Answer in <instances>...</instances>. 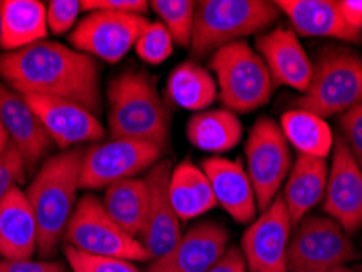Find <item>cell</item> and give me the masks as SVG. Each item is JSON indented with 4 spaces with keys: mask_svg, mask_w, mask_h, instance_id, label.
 <instances>
[{
    "mask_svg": "<svg viewBox=\"0 0 362 272\" xmlns=\"http://www.w3.org/2000/svg\"><path fill=\"white\" fill-rule=\"evenodd\" d=\"M0 78L23 97L56 98L101 111L97 59L57 41H40L0 54Z\"/></svg>",
    "mask_w": 362,
    "mask_h": 272,
    "instance_id": "1",
    "label": "cell"
},
{
    "mask_svg": "<svg viewBox=\"0 0 362 272\" xmlns=\"http://www.w3.org/2000/svg\"><path fill=\"white\" fill-rule=\"evenodd\" d=\"M83 152L85 148L76 147L46 158L25 191L38 223V254L42 259L56 254L77 206Z\"/></svg>",
    "mask_w": 362,
    "mask_h": 272,
    "instance_id": "2",
    "label": "cell"
},
{
    "mask_svg": "<svg viewBox=\"0 0 362 272\" xmlns=\"http://www.w3.org/2000/svg\"><path fill=\"white\" fill-rule=\"evenodd\" d=\"M106 97L111 138L147 142L167 150L170 114L147 73L134 69L121 72L110 82Z\"/></svg>",
    "mask_w": 362,
    "mask_h": 272,
    "instance_id": "3",
    "label": "cell"
},
{
    "mask_svg": "<svg viewBox=\"0 0 362 272\" xmlns=\"http://www.w3.org/2000/svg\"><path fill=\"white\" fill-rule=\"evenodd\" d=\"M281 10L266 0H201L196 2L191 54L204 57L217 49L266 31L276 23Z\"/></svg>",
    "mask_w": 362,
    "mask_h": 272,
    "instance_id": "4",
    "label": "cell"
},
{
    "mask_svg": "<svg viewBox=\"0 0 362 272\" xmlns=\"http://www.w3.org/2000/svg\"><path fill=\"white\" fill-rule=\"evenodd\" d=\"M362 103V56L343 47H329L318 56L312 80L296 110L320 117L344 114Z\"/></svg>",
    "mask_w": 362,
    "mask_h": 272,
    "instance_id": "5",
    "label": "cell"
},
{
    "mask_svg": "<svg viewBox=\"0 0 362 272\" xmlns=\"http://www.w3.org/2000/svg\"><path fill=\"white\" fill-rule=\"evenodd\" d=\"M219 97L232 113H250L268 103L273 80L264 61L247 41H235L211 56Z\"/></svg>",
    "mask_w": 362,
    "mask_h": 272,
    "instance_id": "6",
    "label": "cell"
},
{
    "mask_svg": "<svg viewBox=\"0 0 362 272\" xmlns=\"http://www.w3.org/2000/svg\"><path fill=\"white\" fill-rule=\"evenodd\" d=\"M64 247L98 258H119L151 263V256L139 240L131 237L110 217L103 202L93 194L77 201L62 238Z\"/></svg>",
    "mask_w": 362,
    "mask_h": 272,
    "instance_id": "7",
    "label": "cell"
},
{
    "mask_svg": "<svg viewBox=\"0 0 362 272\" xmlns=\"http://www.w3.org/2000/svg\"><path fill=\"white\" fill-rule=\"evenodd\" d=\"M287 248L289 272H332L358 258L351 235L327 215L303 217Z\"/></svg>",
    "mask_w": 362,
    "mask_h": 272,
    "instance_id": "8",
    "label": "cell"
},
{
    "mask_svg": "<svg viewBox=\"0 0 362 272\" xmlns=\"http://www.w3.org/2000/svg\"><path fill=\"white\" fill-rule=\"evenodd\" d=\"M165 150L153 143L110 138L85 148L81 167V189L98 191L122 179L137 178L157 162Z\"/></svg>",
    "mask_w": 362,
    "mask_h": 272,
    "instance_id": "9",
    "label": "cell"
},
{
    "mask_svg": "<svg viewBox=\"0 0 362 272\" xmlns=\"http://www.w3.org/2000/svg\"><path fill=\"white\" fill-rule=\"evenodd\" d=\"M245 155L258 211L263 212L279 194V188L292 168L291 146L278 122L259 117L248 134Z\"/></svg>",
    "mask_w": 362,
    "mask_h": 272,
    "instance_id": "10",
    "label": "cell"
},
{
    "mask_svg": "<svg viewBox=\"0 0 362 272\" xmlns=\"http://www.w3.org/2000/svg\"><path fill=\"white\" fill-rule=\"evenodd\" d=\"M148 23L144 15L90 12L76 25L69 41L83 54L116 64L136 46Z\"/></svg>",
    "mask_w": 362,
    "mask_h": 272,
    "instance_id": "11",
    "label": "cell"
},
{
    "mask_svg": "<svg viewBox=\"0 0 362 272\" xmlns=\"http://www.w3.org/2000/svg\"><path fill=\"white\" fill-rule=\"evenodd\" d=\"M292 222L282 196L250 223L242 237V254L248 272H289L287 248Z\"/></svg>",
    "mask_w": 362,
    "mask_h": 272,
    "instance_id": "12",
    "label": "cell"
},
{
    "mask_svg": "<svg viewBox=\"0 0 362 272\" xmlns=\"http://www.w3.org/2000/svg\"><path fill=\"white\" fill-rule=\"evenodd\" d=\"M172 172V160L162 158L144 176L148 188V206L146 222L137 240L151 256V261L167 254L183 235L181 220L173 209L168 194Z\"/></svg>",
    "mask_w": 362,
    "mask_h": 272,
    "instance_id": "13",
    "label": "cell"
},
{
    "mask_svg": "<svg viewBox=\"0 0 362 272\" xmlns=\"http://www.w3.org/2000/svg\"><path fill=\"white\" fill-rule=\"evenodd\" d=\"M322 209L353 235L362 227V170L339 136L333 146V160L328 172Z\"/></svg>",
    "mask_w": 362,
    "mask_h": 272,
    "instance_id": "14",
    "label": "cell"
},
{
    "mask_svg": "<svg viewBox=\"0 0 362 272\" xmlns=\"http://www.w3.org/2000/svg\"><path fill=\"white\" fill-rule=\"evenodd\" d=\"M228 248L227 228L217 222H201L181 235L178 243L158 259H152L146 272H206Z\"/></svg>",
    "mask_w": 362,
    "mask_h": 272,
    "instance_id": "15",
    "label": "cell"
},
{
    "mask_svg": "<svg viewBox=\"0 0 362 272\" xmlns=\"http://www.w3.org/2000/svg\"><path fill=\"white\" fill-rule=\"evenodd\" d=\"M0 121L7 131L10 143L23 157L26 170L35 172L54 146L51 136L23 95L0 80Z\"/></svg>",
    "mask_w": 362,
    "mask_h": 272,
    "instance_id": "16",
    "label": "cell"
},
{
    "mask_svg": "<svg viewBox=\"0 0 362 272\" xmlns=\"http://www.w3.org/2000/svg\"><path fill=\"white\" fill-rule=\"evenodd\" d=\"M25 100L61 150H69L78 143L103 141L105 129L97 114L83 106L56 98L25 97Z\"/></svg>",
    "mask_w": 362,
    "mask_h": 272,
    "instance_id": "17",
    "label": "cell"
},
{
    "mask_svg": "<svg viewBox=\"0 0 362 272\" xmlns=\"http://www.w3.org/2000/svg\"><path fill=\"white\" fill-rule=\"evenodd\" d=\"M257 51L268 67L276 85L303 93L312 80L313 64L297 38L296 31L286 26L257 36Z\"/></svg>",
    "mask_w": 362,
    "mask_h": 272,
    "instance_id": "18",
    "label": "cell"
},
{
    "mask_svg": "<svg viewBox=\"0 0 362 272\" xmlns=\"http://www.w3.org/2000/svg\"><path fill=\"white\" fill-rule=\"evenodd\" d=\"M201 170L209 179L217 204L235 222L250 225L257 218L258 206L243 165L237 160L212 157L201 163Z\"/></svg>",
    "mask_w": 362,
    "mask_h": 272,
    "instance_id": "19",
    "label": "cell"
},
{
    "mask_svg": "<svg viewBox=\"0 0 362 272\" xmlns=\"http://www.w3.org/2000/svg\"><path fill=\"white\" fill-rule=\"evenodd\" d=\"M289 18L296 35L361 42L362 31L351 26L333 0H278L274 2Z\"/></svg>",
    "mask_w": 362,
    "mask_h": 272,
    "instance_id": "20",
    "label": "cell"
},
{
    "mask_svg": "<svg viewBox=\"0 0 362 272\" xmlns=\"http://www.w3.org/2000/svg\"><path fill=\"white\" fill-rule=\"evenodd\" d=\"M38 252V223L25 191L17 186L0 202V259H31Z\"/></svg>",
    "mask_w": 362,
    "mask_h": 272,
    "instance_id": "21",
    "label": "cell"
},
{
    "mask_svg": "<svg viewBox=\"0 0 362 272\" xmlns=\"http://www.w3.org/2000/svg\"><path fill=\"white\" fill-rule=\"evenodd\" d=\"M329 167L327 160L299 155L287 176L282 199L289 212L292 227L320 204L327 189Z\"/></svg>",
    "mask_w": 362,
    "mask_h": 272,
    "instance_id": "22",
    "label": "cell"
},
{
    "mask_svg": "<svg viewBox=\"0 0 362 272\" xmlns=\"http://www.w3.org/2000/svg\"><path fill=\"white\" fill-rule=\"evenodd\" d=\"M49 30L46 5L38 0H4L2 41L0 47L7 52L20 51L35 42L45 41Z\"/></svg>",
    "mask_w": 362,
    "mask_h": 272,
    "instance_id": "23",
    "label": "cell"
},
{
    "mask_svg": "<svg viewBox=\"0 0 362 272\" xmlns=\"http://www.w3.org/2000/svg\"><path fill=\"white\" fill-rule=\"evenodd\" d=\"M170 201L181 222L191 220L217 206L207 176L193 162L185 160L173 168L168 184Z\"/></svg>",
    "mask_w": 362,
    "mask_h": 272,
    "instance_id": "24",
    "label": "cell"
},
{
    "mask_svg": "<svg viewBox=\"0 0 362 272\" xmlns=\"http://www.w3.org/2000/svg\"><path fill=\"white\" fill-rule=\"evenodd\" d=\"M243 134L242 122L228 110H206L189 117L186 136L191 146L204 152L232 150Z\"/></svg>",
    "mask_w": 362,
    "mask_h": 272,
    "instance_id": "25",
    "label": "cell"
},
{
    "mask_svg": "<svg viewBox=\"0 0 362 272\" xmlns=\"http://www.w3.org/2000/svg\"><path fill=\"white\" fill-rule=\"evenodd\" d=\"M103 207L118 225L139 238L147 215L148 188L146 178H129L108 186L103 194Z\"/></svg>",
    "mask_w": 362,
    "mask_h": 272,
    "instance_id": "26",
    "label": "cell"
},
{
    "mask_svg": "<svg viewBox=\"0 0 362 272\" xmlns=\"http://www.w3.org/2000/svg\"><path fill=\"white\" fill-rule=\"evenodd\" d=\"M281 131L299 155L327 160L334 138L323 117L303 110H291L281 116Z\"/></svg>",
    "mask_w": 362,
    "mask_h": 272,
    "instance_id": "27",
    "label": "cell"
},
{
    "mask_svg": "<svg viewBox=\"0 0 362 272\" xmlns=\"http://www.w3.org/2000/svg\"><path fill=\"white\" fill-rule=\"evenodd\" d=\"M168 98L180 108L204 111L217 97V82L211 71L193 61L177 66L167 80Z\"/></svg>",
    "mask_w": 362,
    "mask_h": 272,
    "instance_id": "28",
    "label": "cell"
},
{
    "mask_svg": "<svg viewBox=\"0 0 362 272\" xmlns=\"http://www.w3.org/2000/svg\"><path fill=\"white\" fill-rule=\"evenodd\" d=\"M160 23L170 31L175 45L189 47L194 26L196 2L191 0H152L148 2Z\"/></svg>",
    "mask_w": 362,
    "mask_h": 272,
    "instance_id": "29",
    "label": "cell"
},
{
    "mask_svg": "<svg viewBox=\"0 0 362 272\" xmlns=\"http://www.w3.org/2000/svg\"><path fill=\"white\" fill-rule=\"evenodd\" d=\"M173 46L175 41L165 25L160 21H151L137 40L134 49L144 62L158 66L172 56Z\"/></svg>",
    "mask_w": 362,
    "mask_h": 272,
    "instance_id": "30",
    "label": "cell"
},
{
    "mask_svg": "<svg viewBox=\"0 0 362 272\" xmlns=\"http://www.w3.org/2000/svg\"><path fill=\"white\" fill-rule=\"evenodd\" d=\"M69 268L72 272H141L132 261L119 258H98L77 252L71 247H64Z\"/></svg>",
    "mask_w": 362,
    "mask_h": 272,
    "instance_id": "31",
    "label": "cell"
},
{
    "mask_svg": "<svg viewBox=\"0 0 362 272\" xmlns=\"http://www.w3.org/2000/svg\"><path fill=\"white\" fill-rule=\"evenodd\" d=\"M81 12V0H51L46 4L47 30L54 35L67 33L76 28Z\"/></svg>",
    "mask_w": 362,
    "mask_h": 272,
    "instance_id": "32",
    "label": "cell"
},
{
    "mask_svg": "<svg viewBox=\"0 0 362 272\" xmlns=\"http://www.w3.org/2000/svg\"><path fill=\"white\" fill-rule=\"evenodd\" d=\"M26 175H28V170H26L23 157L10 143L4 155L0 157V202L5 199L10 191L23 183Z\"/></svg>",
    "mask_w": 362,
    "mask_h": 272,
    "instance_id": "33",
    "label": "cell"
},
{
    "mask_svg": "<svg viewBox=\"0 0 362 272\" xmlns=\"http://www.w3.org/2000/svg\"><path fill=\"white\" fill-rule=\"evenodd\" d=\"M339 126L351 155L362 170V103L341 114Z\"/></svg>",
    "mask_w": 362,
    "mask_h": 272,
    "instance_id": "34",
    "label": "cell"
},
{
    "mask_svg": "<svg viewBox=\"0 0 362 272\" xmlns=\"http://www.w3.org/2000/svg\"><path fill=\"white\" fill-rule=\"evenodd\" d=\"M83 12H119L144 15L148 10L146 0H82Z\"/></svg>",
    "mask_w": 362,
    "mask_h": 272,
    "instance_id": "35",
    "label": "cell"
},
{
    "mask_svg": "<svg viewBox=\"0 0 362 272\" xmlns=\"http://www.w3.org/2000/svg\"><path fill=\"white\" fill-rule=\"evenodd\" d=\"M0 272H72L59 261H7L0 259Z\"/></svg>",
    "mask_w": 362,
    "mask_h": 272,
    "instance_id": "36",
    "label": "cell"
},
{
    "mask_svg": "<svg viewBox=\"0 0 362 272\" xmlns=\"http://www.w3.org/2000/svg\"><path fill=\"white\" fill-rule=\"evenodd\" d=\"M206 272H247V263H245L242 249L228 247L226 254Z\"/></svg>",
    "mask_w": 362,
    "mask_h": 272,
    "instance_id": "37",
    "label": "cell"
},
{
    "mask_svg": "<svg viewBox=\"0 0 362 272\" xmlns=\"http://www.w3.org/2000/svg\"><path fill=\"white\" fill-rule=\"evenodd\" d=\"M338 7L353 28L362 31V0H339Z\"/></svg>",
    "mask_w": 362,
    "mask_h": 272,
    "instance_id": "38",
    "label": "cell"
},
{
    "mask_svg": "<svg viewBox=\"0 0 362 272\" xmlns=\"http://www.w3.org/2000/svg\"><path fill=\"white\" fill-rule=\"evenodd\" d=\"M8 146H10V138L7 136V131H5L2 121H0V157L4 155Z\"/></svg>",
    "mask_w": 362,
    "mask_h": 272,
    "instance_id": "39",
    "label": "cell"
},
{
    "mask_svg": "<svg viewBox=\"0 0 362 272\" xmlns=\"http://www.w3.org/2000/svg\"><path fill=\"white\" fill-rule=\"evenodd\" d=\"M332 272H358V271L351 269V268H348V266H343V268H338V269H334Z\"/></svg>",
    "mask_w": 362,
    "mask_h": 272,
    "instance_id": "40",
    "label": "cell"
},
{
    "mask_svg": "<svg viewBox=\"0 0 362 272\" xmlns=\"http://www.w3.org/2000/svg\"><path fill=\"white\" fill-rule=\"evenodd\" d=\"M0 41H2V2H0Z\"/></svg>",
    "mask_w": 362,
    "mask_h": 272,
    "instance_id": "41",
    "label": "cell"
}]
</instances>
